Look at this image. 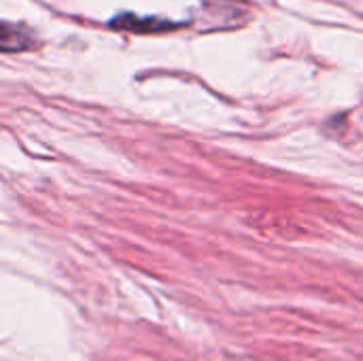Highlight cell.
I'll list each match as a JSON object with an SVG mask.
<instances>
[{
	"label": "cell",
	"instance_id": "2",
	"mask_svg": "<svg viewBox=\"0 0 363 361\" xmlns=\"http://www.w3.org/2000/svg\"><path fill=\"white\" fill-rule=\"evenodd\" d=\"M34 47V38L32 34L23 28V26H11V23H2V49L9 51H23Z\"/></svg>",
	"mask_w": 363,
	"mask_h": 361
},
{
	"label": "cell",
	"instance_id": "1",
	"mask_svg": "<svg viewBox=\"0 0 363 361\" xmlns=\"http://www.w3.org/2000/svg\"><path fill=\"white\" fill-rule=\"evenodd\" d=\"M111 26L115 30H130V32H164V30H177L174 21L168 19H160V17H138L132 13H121L117 17L111 19Z\"/></svg>",
	"mask_w": 363,
	"mask_h": 361
}]
</instances>
